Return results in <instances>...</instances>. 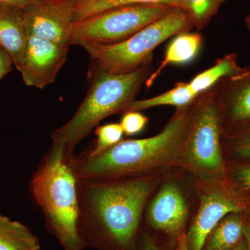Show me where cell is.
I'll return each instance as SVG.
<instances>
[{
	"instance_id": "cell-1",
	"label": "cell",
	"mask_w": 250,
	"mask_h": 250,
	"mask_svg": "<svg viewBox=\"0 0 250 250\" xmlns=\"http://www.w3.org/2000/svg\"><path fill=\"white\" fill-rule=\"evenodd\" d=\"M164 174L111 180L78 179V229L85 248L137 250L145 210Z\"/></svg>"
},
{
	"instance_id": "cell-2",
	"label": "cell",
	"mask_w": 250,
	"mask_h": 250,
	"mask_svg": "<svg viewBox=\"0 0 250 250\" xmlns=\"http://www.w3.org/2000/svg\"><path fill=\"white\" fill-rule=\"evenodd\" d=\"M203 93L195 101L176 108L159 134L142 139L122 141L99 154L70 159L77 178L111 180L165 173L180 167L181 159L201 107Z\"/></svg>"
},
{
	"instance_id": "cell-3",
	"label": "cell",
	"mask_w": 250,
	"mask_h": 250,
	"mask_svg": "<svg viewBox=\"0 0 250 250\" xmlns=\"http://www.w3.org/2000/svg\"><path fill=\"white\" fill-rule=\"evenodd\" d=\"M32 197L45 215L49 232L64 250H83L79 233V179L65 146L52 142L29 184Z\"/></svg>"
},
{
	"instance_id": "cell-4",
	"label": "cell",
	"mask_w": 250,
	"mask_h": 250,
	"mask_svg": "<svg viewBox=\"0 0 250 250\" xmlns=\"http://www.w3.org/2000/svg\"><path fill=\"white\" fill-rule=\"evenodd\" d=\"M151 72L150 62L126 74L110 73L97 67L84 99L72 118L52 132V142L62 143L67 159H71L77 145L100 122L129 111Z\"/></svg>"
},
{
	"instance_id": "cell-5",
	"label": "cell",
	"mask_w": 250,
	"mask_h": 250,
	"mask_svg": "<svg viewBox=\"0 0 250 250\" xmlns=\"http://www.w3.org/2000/svg\"><path fill=\"white\" fill-rule=\"evenodd\" d=\"M199 203V188L191 174L176 167L162 176L149 199L143 226L164 250H174L187 233Z\"/></svg>"
},
{
	"instance_id": "cell-6",
	"label": "cell",
	"mask_w": 250,
	"mask_h": 250,
	"mask_svg": "<svg viewBox=\"0 0 250 250\" xmlns=\"http://www.w3.org/2000/svg\"><path fill=\"white\" fill-rule=\"evenodd\" d=\"M193 27L191 14L175 7L122 42L111 45L81 42L77 45L86 51L99 68L110 73L126 74L152 62L153 51L164 41Z\"/></svg>"
},
{
	"instance_id": "cell-7",
	"label": "cell",
	"mask_w": 250,
	"mask_h": 250,
	"mask_svg": "<svg viewBox=\"0 0 250 250\" xmlns=\"http://www.w3.org/2000/svg\"><path fill=\"white\" fill-rule=\"evenodd\" d=\"M202 93L201 107L179 167L191 174L198 184H213L226 179L228 165L211 88Z\"/></svg>"
},
{
	"instance_id": "cell-8",
	"label": "cell",
	"mask_w": 250,
	"mask_h": 250,
	"mask_svg": "<svg viewBox=\"0 0 250 250\" xmlns=\"http://www.w3.org/2000/svg\"><path fill=\"white\" fill-rule=\"evenodd\" d=\"M175 7L166 4L123 6L77 21L72 28L71 45L81 42L100 45L118 43Z\"/></svg>"
},
{
	"instance_id": "cell-9",
	"label": "cell",
	"mask_w": 250,
	"mask_h": 250,
	"mask_svg": "<svg viewBox=\"0 0 250 250\" xmlns=\"http://www.w3.org/2000/svg\"><path fill=\"white\" fill-rule=\"evenodd\" d=\"M199 203L186 236L189 250H202L208 233L231 213L250 214V198L237 191L228 181L198 184Z\"/></svg>"
},
{
	"instance_id": "cell-10",
	"label": "cell",
	"mask_w": 250,
	"mask_h": 250,
	"mask_svg": "<svg viewBox=\"0 0 250 250\" xmlns=\"http://www.w3.org/2000/svg\"><path fill=\"white\" fill-rule=\"evenodd\" d=\"M221 136L250 126V65L211 87Z\"/></svg>"
},
{
	"instance_id": "cell-11",
	"label": "cell",
	"mask_w": 250,
	"mask_h": 250,
	"mask_svg": "<svg viewBox=\"0 0 250 250\" xmlns=\"http://www.w3.org/2000/svg\"><path fill=\"white\" fill-rule=\"evenodd\" d=\"M28 36L64 47L71 45L74 3L69 0H36L23 11Z\"/></svg>"
},
{
	"instance_id": "cell-12",
	"label": "cell",
	"mask_w": 250,
	"mask_h": 250,
	"mask_svg": "<svg viewBox=\"0 0 250 250\" xmlns=\"http://www.w3.org/2000/svg\"><path fill=\"white\" fill-rule=\"evenodd\" d=\"M69 47L34 36H28L19 72L28 86L43 89L54 83L67 60Z\"/></svg>"
},
{
	"instance_id": "cell-13",
	"label": "cell",
	"mask_w": 250,
	"mask_h": 250,
	"mask_svg": "<svg viewBox=\"0 0 250 250\" xmlns=\"http://www.w3.org/2000/svg\"><path fill=\"white\" fill-rule=\"evenodd\" d=\"M24 10L0 4V47L9 54L19 71L28 39Z\"/></svg>"
},
{
	"instance_id": "cell-14",
	"label": "cell",
	"mask_w": 250,
	"mask_h": 250,
	"mask_svg": "<svg viewBox=\"0 0 250 250\" xmlns=\"http://www.w3.org/2000/svg\"><path fill=\"white\" fill-rule=\"evenodd\" d=\"M202 43V36L199 33L186 31L176 35L167 47L165 57L159 67L152 72L146 82L147 88L152 86L166 67L172 64L187 63L193 60L200 52Z\"/></svg>"
},
{
	"instance_id": "cell-15",
	"label": "cell",
	"mask_w": 250,
	"mask_h": 250,
	"mask_svg": "<svg viewBox=\"0 0 250 250\" xmlns=\"http://www.w3.org/2000/svg\"><path fill=\"white\" fill-rule=\"evenodd\" d=\"M231 213L215 227L206 238L202 250H233L244 240L243 229L247 215Z\"/></svg>"
},
{
	"instance_id": "cell-16",
	"label": "cell",
	"mask_w": 250,
	"mask_h": 250,
	"mask_svg": "<svg viewBox=\"0 0 250 250\" xmlns=\"http://www.w3.org/2000/svg\"><path fill=\"white\" fill-rule=\"evenodd\" d=\"M37 238L27 227L0 213V250H40Z\"/></svg>"
},
{
	"instance_id": "cell-17",
	"label": "cell",
	"mask_w": 250,
	"mask_h": 250,
	"mask_svg": "<svg viewBox=\"0 0 250 250\" xmlns=\"http://www.w3.org/2000/svg\"><path fill=\"white\" fill-rule=\"evenodd\" d=\"M143 4H166L183 9L182 0H90L74 3L75 22L123 6Z\"/></svg>"
},
{
	"instance_id": "cell-18",
	"label": "cell",
	"mask_w": 250,
	"mask_h": 250,
	"mask_svg": "<svg viewBox=\"0 0 250 250\" xmlns=\"http://www.w3.org/2000/svg\"><path fill=\"white\" fill-rule=\"evenodd\" d=\"M198 95L190 89L187 82H178L174 88L165 93L146 100H135L128 111L141 112L161 106H173L176 108L185 107L195 101Z\"/></svg>"
},
{
	"instance_id": "cell-19",
	"label": "cell",
	"mask_w": 250,
	"mask_h": 250,
	"mask_svg": "<svg viewBox=\"0 0 250 250\" xmlns=\"http://www.w3.org/2000/svg\"><path fill=\"white\" fill-rule=\"evenodd\" d=\"M238 54L229 53L218 59L213 66L207 69L188 82L189 88L196 95L209 89L223 77L239 70Z\"/></svg>"
},
{
	"instance_id": "cell-20",
	"label": "cell",
	"mask_w": 250,
	"mask_h": 250,
	"mask_svg": "<svg viewBox=\"0 0 250 250\" xmlns=\"http://www.w3.org/2000/svg\"><path fill=\"white\" fill-rule=\"evenodd\" d=\"M221 142L225 159L230 156L241 161L240 164L250 162V126L233 134L221 136Z\"/></svg>"
},
{
	"instance_id": "cell-21",
	"label": "cell",
	"mask_w": 250,
	"mask_h": 250,
	"mask_svg": "<svg viewBox=\"0 0 250 250\" xmlns=\"http://www.w3.org/2000/svg\"><path fill=\"white\" fill-rule=\"evenodd\" d=\"M225 0H182L184 9L193 18L195 27L201 30L218 12Z\"/></svg>"
},
{
	"instance_id": "cell-22",
	"label": "cell",
	"mask_w": 250,
	"mask_h": 250,
	"mask_svg": "<svg viewBox=\"0 0 250 250\" xmlns=\"http://www.w3.org/2000/svg\"><path fill=\"white\" fill-rule=\"evenodd\" d=\"M95 134L97 136L95 146L83 154L85 155L94 156L102 154L123 141L125 134L120 123L98 126L95 130Z\"/></svg>"
},
{
	"instance_id": "cell-23",
	"label": "cell",
	"mask_w": 250,
	"mask_h": 250,
	"mask_svg": "<svg viewBox=\"0 0 250 250\" xmlns=\"http://www.w3.org/2000/svg\"><path fill=\"white\" fill-rule=\"evenodd\" d=\"M226 180L235 190L250 198V162L228 167Z\"/></svg>"
},
{
	"instance_id": "cell-24",
	"label": "cell",
	"mask_w": 250,
	"mask_h": 250,
	"mask_svg": "<svg viewBox=\"0 0 250 250\" xmlns=\"http://www.w3.org/2000/svg\"><path fill=\"white\" fill-rule=\"evenodd\" d=\"M148 122L149 118L141 112L127 111L123 114L120 125L126 136H133L141 133Z\"/></svg>"
},
{
	"instance_id": "cell-25",
	"label": "cell",
	"mask_w": 250,
	"mask_h": 250,
	"mask_svg": "<svg viewBox=\"0 0 250 250\" xmlns=\"http://www.w3.org/2000/svg\"><path fill=\"white\" fill-rule=\"evenodd\" d=\"M137 250H164L147 229L142 225L138 242Z\"/></svg>"
},
{
	"instance_id": "cell-26",
	"label": "cell",
	"mask_w": 250,
	"mask_h": 250,
	"mask_svg": "<svg viewBox=\"0 0 250 250\" xmlns=\"http://www.w3.org/2000/svg\"><path fill=\"white\" fill-rule=\"evenodd\" d=\"M36 1V0H0V4L8 5L24 10Z\"/></svg>"
},
{
	"instance_id": "cell-27",
	"label": "cell",
	"mask_w": 250,
	"mask_h": 250,
	"mask_svg": "<svg viewBox=\"0 0 250 250\" xmlns=\"http://www.w3.org/2000/svg\"><path fill=\"white\" fill-rule=\"evenodd\" d=\"M243 237L246 244V250H250V215H247L244 229H243Z\"/></svg>"
},
{
	"instance_id": "cell-28",
	"label": "cell",
	"mask_w": 250,
	"mask_h": 250,
	"mask_svg": "<svg viewBox=\"0 0 250 250\" xmlns=\"http://www.w3.org/2000/svg\"><path fill=\"white\" fill-rule=\"evenodd\" d=\"M174 250H189L188 247L186 233L182 235V236H181V238H179L178 243H177V246H176Z\"/></svg>"
},
{
	"instance_id": "cell-29",
	"label": "cell",
	"mask_w": 250,
	"mask_h": 250,
	"mask_svg": "<svg viewBox=\"0 0 250 250\" xmlns=\"http://www.w3.org/2000/svg\"><path fill=\"white\" fill-rule=\"evenodd\" d=\"M244 22L247 30H248V32H249V34H250V3L249 11H248V14H247L246 18H245Z\"/></svg>"
},
{
	"instance_id": "cell-30",
	"label": "cell",
	"mask_w": 250,
	"mask_h": 250,
	"mask_svg": "<svg viewBox=\"0 0 250 250\" xmlns=\"http://www.w3.org/2000/svg\"><path fill=\"white\" fill-rule=\"evenodd\" d=\"M233 250H246V244L245 240H243V241Z\"/></svg>"
},
{
	"instance_id": "cell-31",
	"label": "cell",
	"mask_w": 250,
	"mask_h": 250,
	"mask_svg": "<svg viewBox=\"0 0 250 250\" xmlns=\"http://www.w3.org/2000/svg\"><path fill=\"white\" fill-rule=\"evenodd\" d=\"M73 3L80 2V1H90V0H69Z\"/></svg>"
}]
</instances>
